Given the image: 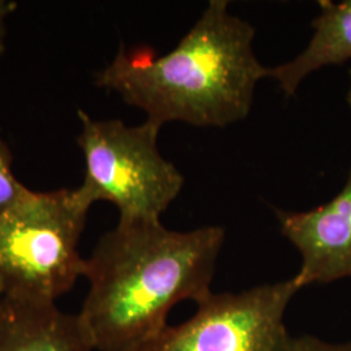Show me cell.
<instances>
[{"label": "cell", "instance_id": "11", "mask_svg": "<svg viewBox=\"0 0 351 351\" xmlns=\"http://www.w3.org/2000/svg\"><path fill=\"white\" fill-rule=\"evenodd\" d=\"M17 10V3L12 0H0V55L5 47L7 20Z\"/></svg>", "mask_w": 351, "mask_h": 351}, {"label": "cell", "instance_id": "6", "mask_svg": "<svg viewBox=\"0 0 351 351\" xmlns=\"http://www.w3.org/2000/svg\"><path fill=\"white\" fill-rule=\"evenodd\" d=\"M284 237L301 255L300 289L351 277V168L343 188L310 211H276Z\"/></svg>", "mask_w": 351, "mask_h": 351}, {"label": "cell", "instance_id": "5", "mask_svg": "<svg viewBox=\"0 0 351 351\" xmlns=\"http://www.w3.org/2000/svg\"><path fill=\"white\" fill-rule=\"evenodd\" d=\"M300 290L291 277L239 293L213 291L188 320L132 351H290L285 314Z\"/></svg>", "mask_w": 351, "mask_h": 351}, {"label": "cell", "instance_id": "3", "mask_svg": "<svg viewBox=\"0 0 351 351\" xmlns=\"http://www.w3.org/2000/svg\"><path fill=\"white\" fill-rule=\"evenodd\" d=\"M90 206L77 189H27L0 216V290L19 301L56 303L84 276L78 242Z\"/></svg>", "mask_w": 351, "mask_h": 351}, {"label": "cell", "instance_id": "10", "mask_svg": "<svg viewBox=\"0 0 351 351\" xmlns=\"http://www.w3.org/2000/svg\"><path fill=\"white\" fill-rule=\"evenodd\" d=\"M290 351H351V341L328 342L315 336L304 335L293 339Z\"/></svg>", "mask_w": 351, "mask_h": 351}, {"label": "cell", "instance_id": "12", "mask_svg": "<svg viewBox=\"0 0 351 351\" xmlns=\"http://www.w3.org/2000/svg\"><path fill=\"white\" fill-rule=\"evenodd\" d=\"M346 101H348V104H349V107H350V110H351V69H350V88H349V91H348V95H346Z\"/></svg>", "mask_w": 351, "mask_h": 351}, {"label": "cell", "instance_id": "7", "mask_svg": "<svg viewBox=\"0 0 351 351\" xmlns=\"http://www.w3.org/2000/svg\"><path fill=\"white\" fill-rule=\"evenodd\" d=\"M0 351H95L78 314L63 313L56 303L3 297Z\"/></svg>", "mask_w": 351, "mask_h": 351}, {"label": "cell", "instance_id": "13", "mask_svg": "<svg viewBox=\"0 0 351 351\" xmlns=\"http://www.w3.org/2000/svg\"><path fill=\"white\" fill-rule=\"evenodd\" d=\"M1 302H3V293H1V290H0V306H1Z\"/></svg>", "mask_w": 351, "mask_h": 351}, {"label": "cell", "instance_id": "9", "mask_svg": "<svg viewBox=\"0 0 351 351\" xmlns=\"http://www.w3.org/2000/svg\"><path fill=\"white\" fill-rule=\"evenodd\" d=\"M26 191L27 189L13 175L11 151L0 139V216L12 208Z\"/></svg>", "mask_w": 351, "mask_h": 351}, {"label": "cell", "instance_id": "4", "mask_svg": "<svg viewBox=\"0 0 351 351\" xmlns=\"http://www.w3.org/2000/svg\"><path fill=\"white\" fill-rule=\"evenodd\" d=\"M77 142L86 163L80 197L91 207L111 202L119 221H158L180 195L184 176L164 159L158 147L162 126L146 120L129 126L121 120H94L78 111Z\"/></svg>", "mask_w": 351, "mask_h": 351}, {"label": "cell", "instance_id": "2", "mask_svg": "<svg viewBox=\"0 0 351 351\" xmlns=\"http://www.w3.org/2000/svg\"><path fill=\"white\" fill-rule=\"evenodd\" d=\"M228 4L211 0L165 55L147 47H121L95 75L97 86L117 93L160 126L181 121L226 128L245 120L269 66L254 52V26L229 12Z\"/></svg>", "mask_w": 351, "mask_h": 351}, {"label": "cell", "instance_id": "1", "mask_svg": "<svg viewBox=\"0 0 351 351\" xmlns=\"http://www.w3.org/2000/svg\"><path fill=\"white\" fill-rule=\"evenodd\" d=\"M226 232H189L158 221H119L85 259L88 291L78 316L95 351H132L162 332L184 301L199 303L213 290Z\"/></svg>", "mask_w": 351, "mask_h": 351}, {"label": "cell", "instance_id": "8", "mask_svg": "<svg viewBox=\"0 0 351 351\" xmlns=\"http://www.w3.org/2000/svg\"><path fill=\"white\" fill-rule=\"evenodd\" d=\"M320 13L313 21L314 36L306 49L287 63L269 68L287 97L295 94L307 75L328 65L351 60V0L319 1Z\"/></svg>", "mask_w": 351, "mask_h": 351}]
</instances>
